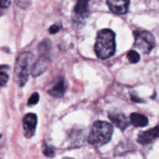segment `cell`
<instances>
[{
	"label": "cell",
	"instance_id": "obj_1",
	"mask_svg": "<svg viewBox=\"0 0 159 159\" xmlns=\"http://www.w3.org/2000/svg\"><path fill=\"white\" fill-rule=\"evenodd\" d=\"M95 51L101 60L110 58L116 51L115 34L110 29H103L99 31L96 37Z\"/></svg>",
	"mask_w": 159,
	"mask_h": 159
},
{
	"label": "cell",
	"instance_id": "obj_2",
	"mask_svg": "<svg viewBox=\"0 0 159 159\" xmlns=\"http://www.w3.org/2000/svg\"><path fill=\"white\" fill-rule=\"evenodd\" d=\"M113 133V127L106 121H96L93 124L88 138V141L92 145L100 148L109 143Z\"/></svg>",
	"mask_w": 159,
	"mask_h": 159
},
{
	"label": "cell",
	"instance_id": "obj_3",
	"mask_svg": "<svg viewBox=\"0 0 159 159\" xmlns=\"http://www.w3.org/2000/svg\"><path fill=\"white\" fill-rule=\"evenodd\" d=\"M34 61V56L30 52L22 53L16 59L14 71L15 81L20 86H23L26 83Z\"/></svg>",
	"mask_w": 159,
	"mask_h": 159
},
{
	"label": "cell",
	"instance_id": "obj_4",
	"mask_svg": "<svg viewBox=\"0 0 159 159\" xmlns=\"http://www.w3.org/2000/svg\"><path fill=\"white\" fill-rule=\"evenodd\" d=\"M134 47L144 54H148L155 47V37L146 30H136L134 33Z\"/></svg>",
	"mask_w": 159,
	"mask_h": 159
},
{
	"label": "cell",
	"instance_id": "obj_5",
	"mask_svg": "<svg viewBox=\"0 0 159 159\" xmlns=\"http://www.w3.org/2000/svg\"><path fill=\"white\" fill-rule=\"evenodd\" d=\"M107 3L111 12L117 15H123L128 11L130 0H107Z\"/></svg>",
	"mask_w": 159,
	"mask_h": 159
},
{
	"label": "cell",
	"instance_id": "obj_6",
	"mask_svg": "<svg viewBox=\"0 0 159 159\" xmlns=\"http://www.w3.org/2000/svg\"><path fill=\"white\" fill-rule=\"evenodd\" d=\"M23 130L27 138H30L35 132L37 124V115L34 113H27L23 120Z\"/></svg>",
	"mask_w": 159,
	"mask_h": 159
},
{
	"label": "cell",
	"instance_id": "obj_7",
	"mask_svg": "<svg viewBox=\"0 0 159 159\" xmlns=\"http://www.w3.org/2000/svg\"><path fill=\"white\" fill-rule=\"evenodd\" d=\"M66 91L65 80L62 78H57L53 82L51 88L48 89V93L54 98H61L64 96Z\"/></svg>",
	"mask_w": 159,
	"mask_h": 159
},
{
	"label": "cell",
	"instance_id": "obj_8",
	"mask_svg": "<svg viewBox=\"0 0 159 159\" xmlns=\"http://www.w3.org/2000/svg\"><path fill=\"white\" fill-rule=\"evenodd\" d=\"M158 137V127L141 132L138 137V142L141 144H148L155 141Z\"/></svg>",
	"mask_w": 159,
	"mask_h": 159
},
{
	"label": "cell",
	"instance_id": "obj_9",
	"mask_svg": "<svg viewBox=\"0 0 159 159\" xmlns=\"http://www.w3.org/2000/svg\"><path fill=\"white\" fill-rule=\"evenodd\" d=\"M109 118L113 124L121 130H124L129 126L128 120L123 113H109Z\"/></svg>",
	"mask_w": 159,
	"mask_h": 159
},
{
	"label": "cell",
	"instance_id": "obj_10",
	"mask_svg": "<svg viewBox=\"0 0 159 159\" xmlns=\"http://www.w3.org/2000/svg\"><path fill=\"white\" fill-rule=\"evenodd\" d=\"M47 69H48V63H47L46 60L40 58L33 65L32 68H31V73L34 77H37V76L43 74Z\"/></svg>",
	"mask_w": 159,
	"mask_h": 159
},
{
	"label": "cell",
	"instance_id": "obj_11",
	"mask_svg": "<svg viewBox=\"0 0 159 159\" xmlns=\"http://www.w3.org/2000/svg\"><path fill=\"white\" fill-rule=\"evenodd\" d=\"M130 123L136 127H144L148 124V119L143 114L134 113L130 116Z\"/></svg>",
	"mask_w": 159,
	"mask_h": 159
},
{
	"label": "cell",
	"instance_id": "obj_12",
	"mask_svg": "<svg viewBox=\"0 0 159 159\" xmlns=\"http://www.w3.org/2000/svg\"><path fill=\"white\" fill-rule=\"evenodd\" d=\"M90 0H78L75 7V12L77 15L83 16L88 12L89 2Z\"/></svg>",
	"mask_w": 159,
	"mask_h": 159
},
{
	"label": "cell",
	"instance_id": "obj_13",
	"mask_svg": "<svg viewBox=\"0 0 159 159\" xmlns=\"http://www.w3.org/2000/svg\"><path fill=\"white\" fill-rule=\"evenodd\" d=\"M51 42H50L49 40H43L42 43H40L39 45V52L42 54H47L49 53L50 50H51Z\"/></svg>",
	"mask_w": 159,
	"mask_h": 159
},
{
	"label": "cell",
	"instance_id": "obj_14",
	"mask_svg": "<svg viewBox=\"0 0 159 159\" xmlns=\"http://www.w3.org/2000/svg\"><path fill=\"white\" fill-rule=\"evenodd\" d=\"M127 58H128L129 61L130 63L136 64L139 62L141 57H140V54L137 51L131 50V51H130L127 53Z\"/></svg>",
	"mask_w": 159,
	"mask_h": 159
},
{
	"label": "cell",
	"instance_id": "obj_15",
	"mask_svg": "<svg viewBox=\"0 0 159 159\" xmlns=\"http://www.w3.org/2000/svg\"><path fill=\"white\" fill-rule=\"evenodd\" d=\"M16 4L20 8L23 9H26L30 6L32 0H15Z\"/></svg>",
	"mask_w": 159,
	"mask_h": 159
},
{
	"label": "cell",
	"instance_id": "obj_16",
	"mask_svg": "<svg viewBox=\"0 0 159 159\" xmlns=\"http://www.w3.org/2000/svg\"><path fill=\"white\" fill-rule=\"evenodd\" d=\"M39 101V94L37 93H34V94L31 95L30 99H28V105L34 106Z\"/></svg>",
	"mask_w": 159,
	"mask_h": 159
},
{
	"label": "cell",
	"instance_id": "obj_17",
	"mask_svg": "<svg viewBox=\"0 0 159 159\" xmlns=\"http://www.w3.org/2000/svg\"><path fill=\"white\" fill-rule=\"evenodd\" d=\"M9 81V75L5 72H0V88L4 86Z\"/></svg>",
	"mask_w": 159,
	"mask_h": 159
},
{
	"label": "cell",
	"instance_id": "obj_18",
	"mask_svg": "<svg viewBox=\"0 0 159 159\" xmlns=\"http://www.w3.org/2000/svg\"><path fill=\"white\" fill-rule=\"evenodd\" d=\"M11 6V0H0V7L7 9Z\"/></svg>",
	"mask_w": 159,
	"mask_h": 159
},
{
	"label": "cell",
	"instance_id": "obj_19",
	"mask_svg": "<svg viewBox=\"0 0 159 159\" xmlns=\"http://www.w3.org/2000/svg\"><path fill=\"white\" fill-rule=\"evenodd\" d=\"M61 28V26L60 25H53V26H51V27H50L49 32L52 34H57V33L60 30Z\"/></svg>",
	"mask_w": 159,
	"mask_h": 159
},
{
	"label": "cell",
	"instance_id": "obj_20",
	"mask_svg": "<svg viewBox=\"0 0 159 159\" xmlns=\"http://www.w3.org/2000/svg\"><path fill=\"white\" fill-rule=\"evenodd\" d=\"M43 153H44V155H46V156L48 157H51L54 155V151H53V149L51 148L48 147V146H47V147L45 148V149L43 150Z\"/></svg>",
	"mask_w": 159,
	"mask_h": 159
}]
</instances>
